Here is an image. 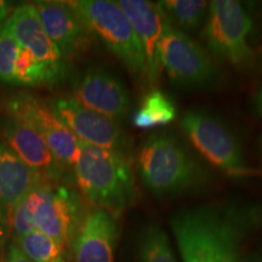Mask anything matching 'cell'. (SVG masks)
<instances>
[{"label": "cell", "mask_w": 262, "mask_h": 262, "mask_svg": "<svg viewBox=\"0 0 262 262\" xmlns=\"http://www.w3.org/2000/svg\"><path fill=\"white\" fill-rule=\"evenodd\" d=\"M253 209L202 205L170 220L183 262H241L242 243L255 221Z\"/></svg>", "instance_id": "cell-1"}, {"label": "cell", "mask_w": 262, "mask_h": 262, "mask_svg": "<svg viewBox=\"0 0 262 262\" xmlns=\"http://www.w3.org/2000/svg\"><path fill=\"white\" fill-rule=\"evenodd\" d=\"M143 185L155 195H179L194 192L209 181V173L185 142L169 131L153 133L136 156Z\"/></svg>", "instance_id": "cell-2"}, {"label": "cell", "mask_w": 262, "mask_h": 262, "mask_svg": "<svg viewBox=\"0 0 262 262\" xmlns=\"http://www.w3.org/2000/svg\"><path fill=\"white\" fill-rule=\"evenodd\" d=\"M74 178L80 194L94 209L119 216L136 198L131 155L80 142Z\"/></svg>", "instance_id": "cell-3"}, {"label": "cell", "mask_w": 262, "mask_h": 262, "mask_svg": "<svg viewBox=\"0 0 262 262\" xmlns=\"http://www.w3.org/2000/svg\"><path fill=\"white\" fill-rule=\"evenodd\" d=\"M89 34H93L119 58L131 77L147 85V64L141 42L129 18L117 2H67Z\"/></svg>", "instance_id": "cell-4"}, {"label": "cell", "mask_w": 262, "mask_h": 262, "mask_svg": "<svg viewBox=\"0 0 262 262\" xmlns=\"http://www.w3.org/2000/svg\"><path fill=\"white\" fill-rule=\"evenodd\" d=\"M253 28V17L241 2L214 0L209 3L203 39L216 57L245 68L254 62Z\"/></svg>", "instance_id": "cell-5"}, {"label": "cell", "mask_w": 262, "mask_h": 262, "mask_svg": "<svg viewBox=\"0 0 262 262\" xmlns=\"http://www.w3.org/2000/svg\"><path fill=\"white\" fill-rule=\"evenodd\" d=\"M159 60L170 80L182 88H206L216 83L220 75L208 51L166 18L159 44Z\"/></svg>", "instance_id": "cell-6"}, {"label": "cell", "mask_w": 262, "mask_h": 262, "mask_svg": "<svg viewBox=\"0 0 262 262\" xmlns=\"http://www.w3.org/2000/svg\"><path fill=\"white\" fill-rule=\"evenodd\" d=\"M2 104L6 116L21 120L37 131L66 168L74 169L80 141L54 113L48 101L28 91H17L9 94Z\"/></svg>", "instance_id": "cell-7"}, {"label": "cell", "mask_w": 262, "mask_h": 262, "mask_svg": "<svg viewBox=\"0 0 262 262\" xmlns=\"http://www.w3.org/2000/svg\"><path fill=\"white\" fill-rule=\"evenodd\" d=\"M180 125L191 145L212 165L234 175L244 172L241 143L222 120L204 111L191 110L183 114Z\"/></svg>", "instance_id": "cell-8"}, {"label": "cell", "mask_w": 262, "mask_h": 262, "mask_svg": "<svg viewBox=\"0 0 262 262\" xmlns=\"http://www.w3.org/2000/svg\"><path fill=\"white\" fill-rule=\"evenodd\" d=\"M48 102L54 113L80 142L131 155L130 141L117 120L88 110L71 96L52 98Z\"/></svg>", "instance_id": "cell-9"}, {"label": "cell", "mask_w": 262, "mask_h": 262, "mask_svg": "<svg viewBox=\"0 0 262 262\" xmlns=\"http://www.w3.org/2000/svg\"><path fill=\"white\" fill-rule=\"evenodd\" d=\"M86 211L79 193L67 185L51 182L34 212V228L64 248H71Z\"/></svg>", "instance_id": "cell-10"}, {"label": "cell", "mask_w": 262, "mask_h": 262, "mask_svg": "<svg viewBox=\"0 0 262 262\" xmlns=\"http://www.w3.org/2000/svg\"><path fill=\"white\" fill-rule=\"evenodd\" d=\"M0 27L14 38L19 47L47 66L56 84L62 81L67 74L68 60L49 38L34 5L16 6L11 16Z\"/></svg>", "instance_id": "cell-11"}, {"label": "cell", "mask_w": 262, "mask_h": 262, "mask_svg": "<svg viewBox=\"0 0 262 262\" xmlns=\"http://www.w3.org/2000/svg\"><path fill=\"white\" fill-rule=\"evenodd\" d=\"M0 135L19 159L47 181L58 183L63 180L68 169L52 153L47 141L27 124L4 114L0 117Z\"/></svg>", "instance_id": "cell-12"}, {"label": "cell", "mask_w": 262, "mask_h": 262, "mask_svg": "<svg viewBox=\"0 0 262 262\" xmlns=\"http://www.w3.org/2000/svg\"><path fill=\"white\" fill-rule=\"evenodd\" d=\"M72 98L88 110L114 120H120L129 112L131 101L123 81L110 72L91 68L75 83Z\"/></svg>", "instance_id": "cell-13"}, {"label": "cell", "mask_w": 262, "mask_h": 262, "mask_svg": "<svg viewBox=\"0 0 262 262\" xmlns=\"http://www.w3.org/2000/svg\"><path fill=\"white\" fill-rule=\"evenodd\" d=\"M118 216L102 209L86 211L72 243L74 262H114Z\"/></svg>", "instance_id": "cell-14"}, {"label": "cell", "mask_w": 262, "mask_h": 262, "mask_svg": "<svg viewBox=\"0 0 262 262\" xmlns=\"http://www.w3.org/2000/svg\"><path fill=\"white\" fill-rule=\"evenodd\" d=\"M129 18L141 42L147 64V86L155 88L160 74L159 44L162 39L164 17L158 4L146 0H120L117 2Z\"/></svg>", "instance_id": "cell-15"}, {"label": "cell", "mask_w": 262, "mask_h": 262, "mask_svg": "<svg viewBox=\"0 0 262 262\" xmlns=\"http://www.w3.org/2000/svg\"><path fill=\"white\" fill-rule=\"evenodd\" d=\"M45 32L63 56H77L88 44L86 29L67 2H35Z\"/></svg>", "instance_id": "cell-16"}, {"label": "cell", "mask_w": 262, "mask_h": 262, "mask_svg": "<svg viewBox=\"0 0 262 262\" xmlns=\"http://www.w3.org/2000/svg\"><path fill=\"white\" fill-rule=\"evenodd\" d=\"M42 182L47 180L40 173L29 168L5 143H0V204L6 211Z\"/></svg>", "instance_id": "cell-17"}, {"label": "cell", "mask_w": 262, "mask_h": 262, "mask_svg": "<svg viewBox=\"0 0 262 262\" xmlns=\"http://www.w3.org/2000/svg\"><path fill=\"white\" fill-rule=\"evenodd\" d=\"M178 116L171 98L158 89H152L145 95L139 110L134 113L133 124L139 129H153L165 126Z\"/></svg>", "instance_id": "cell-18"}, {"label": "cell", "mask_w": 262, "mask_h": 262, "mask_svg": "<svg viewBox=\"0 0 262 262\" xmlns=\"http://www.w3.org/2000/svg\"><path fill=\"white\" fill-rule=\"evenodd\" d=\"M157 4L170 24L187 34L201 27L208 16L209 3L203 0H164Z\"/></svg>", "instance_id": "cell-19"}, {"label": "cell", "mask_w": 262, "mask_h": 262, "mask_svg": "<svg viewBox=\"0 0 262 262\" xmlns=\"http://www.w3.org/2000/svg\"><path fill=\"white\" fill-rule=\"evenodd\" d=\"M14 242L32 262H67V248L39 231L14 238Z\"/></svg>", "instance_id": "cell-20"}, {"label": "cell", "mask_w": 262, "mask_h": 262, "mask_svg": "<svg viewBox=\"0 0 262 262\" xmlns=\"http://www.w3.org/2000/svg\"><path fill=\"white\" fill-rule=\"evenodd\" d=\"M51 182H42L27 193L24 198L8 212L10 231L14 233V238L24 237V235L35 231L34 228V212L39 203L44 198L47 189Z\"/></svg>", "instance_id": "cell-21"}, {"label": "cell", "mask_w": 262, "mask_h": 262, "mask_svg": "<svg viewBox=\"0 0 262 262\" xmlns=\"http://www.w3.org/2000/svg\"><path fill=\"white\" fill-rule=\"evenodd\" d=\"M16 86H40V85H56L54 77L42 64L26 49L19 47L18 56L15 63Z\"/></svg>", "instance_id": "cell-22"}, {"label": "cell", "mask_w": 262, "mask_h": 262, "mask_svg": "<svg viewBox=\"0 0 262 262\" xmlns=\"http://www.w3.org/2000/svg\"><path fill=\"white\" fill-rule=\"evenodd\" d=\"M139 262H178L170 247L168 235L159 226L150 225L143 232Z\"/></svg>", "instance_id": "cell-23"}, {"label": "cell", "mask_w": 262, "mask_h": 262, "mask_svg": "<svg viewBox=\"0 0 262 262\" xmlns=\"http://www.w3.org/2000/svg\"><path fill=\"white\" fill-rule=\"evenodd\" d=\"M19 45L0 27V84L15 85V63Z\"/></svg>", "instance_id": "cell-24"}, {"label": "cell", "mask_w": 262, "mask_h": 262, "mask_svg": "<svg viewBox=\"0 0 262 262\" xmlns=\"http://www.w3.org/2000/svg\"><path fill=\"white\" fill-rule=\"evenodd\" d=\"M3 262H32V261L29 260L24 253H22V250L17 247V244L12 241L6 245Z\"/></svg>", "instance_id": "cell-25"}, {"label": "cell", "mask_w": 262, "mask_h": 262, "mask_svg": "<svg viewBox=\"0 0 262 262\" xmlns=\"http://www.w3.org/2000/svg\"><path fill=\"white\" fill-rule=\"evenodd\" d=\"M9 231H10V225H9L8 211H6L4 206L0 204V248L5 244Z\"/></svg>", "instance_id": "cell-26"}, {"label": "cell", "mask_w": 262, "mask_h": 262, "mask_svg": "<svg viewBox=\"0 0 262 262\" xmlns=\"http://www.w3.org/2000/svg\"><path fill=\"white\" fill-rule=\"evenodd\" d=\"M15 6L12 2H5V0H0V25L3 22H6L12 12H14Z\"/></svg>", "instance_id": "cell-27"}, {"label": "cell", "mask_w": 262, "mask_h": 262, "mask_svg": "<svg viewBox=\"0 0 262 262\" xmlns=\"http://www.w3.org/2000/svg\"><path fill=\"white\" fill-rule=\"evenodd\" d=\"M255 102H256L257 111H258V112H260V114H262V86L260 88V90L257 91L256 100H255Z\"/></svg>", "instance_id": "cell-28"}, {"label": "cell", "mask_w": 262, "mask_h": 262, "mask_svg": "<svg viewBox=\"0 0 262 262\" xmlns=\"http://www.w3.org/2000/svg\"><path fill=\"white\" fill-rule=\"evenodd\" d=\"M261 147H262V140H261Z\"/></svg>", "instance_id": "cell-29"}]
</instances>
